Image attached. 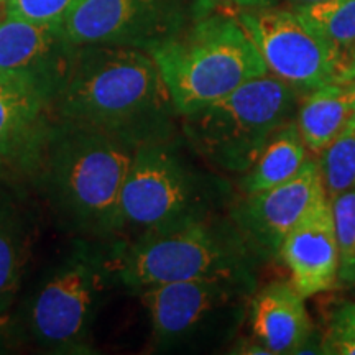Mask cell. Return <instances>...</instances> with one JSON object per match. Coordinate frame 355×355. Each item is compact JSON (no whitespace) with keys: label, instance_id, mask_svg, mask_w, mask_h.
I'll list each match as a JSON object with an SVG mask.
<instances>
[{"label":"cell","instance_id":"cell-21","mask_svg":"<svg viewBox=\"0 0 355 355\" xmlns=\"http://www.w3.org/2000/svg\"><path fill=\"white\" fill-rule=\"evenodd\" d=\"M339 247L337 286H355V189L329 198Z\"/></svg>","mask_w":355,"mask_h":355},{"label":"cell","instance_id":"cell-24","mask_svg":"<svg viewBox=\"0 0 355 355\" xmlns=\"http://www.w3.org/2000/svg\"><path fill=\"white\" fill-rule=\"evenodd\" d=\"M329 329L355 336V303L344 301V303L336 306L332 311Z\"/></svg>","mask_w":355,"mask_h":355},{"label":"cell","instance_id":"cell-6","mask_svg":"<svg viewBox=\"0 0 355 355\" xmlns=\"http://www.w3.org/2000/svg\"><path fill=\"white\" fill-rule=\"evenodd\" d=\"M148 53L157 61L180 119L268 74L241 21L224 13L199 17Z\"/></svg>","mask_w":355,"mask_h":355},{"label":"cell","instance_id":"cell-30","mask_svg":"<svg viewBox=\"0 0 355 355\" xmlns=\"http://www.w3.org/2000/svg\"><path fill=\"white\" fill-rule=\"evenodd\" d=\"M344 84H345V89H347L350 104H352V107L355 110V79H354V81H347V83H344Z\"/></svg>","mask_w":355,"mask_h":355},{"label":"cell","instance_id":"cell-31","mask_svg":"<svg viewBox=\"0 0 355 355\" xmlns=\"http://www.w3.org/2000/svg\"><path fill=\"white\" fill-rule=\"evenodd\" d=\"M347 128H352V130H355V114L352 115V119H350Z\"/></svg>","mask_w":355,"mask_h":355},{"label":"cell","instance_id":"cell-29","mask_svg":"<svg viewBox=\"0 0 355 355\" xmlns=\"http://www.w3.org/2000/svg\"><path fill=\"white\" fill-rule=\"evenodd\" d=\"M8 324L3 321V319H0V352H2L3 349H6L7 345V336H8Z\"/></svg>","mask_w":355,"mask_h":355},{"label":"cell","instance_id":"cell-11","mask_svg":"<svg viewBox=\"0 0 355 355\" xmlns=\"http://www.w3.org/2000/svg\"><path fill=\"white\" fill-rule=\"evenodd\" d=\"M188 25L184 0H81L61 28L73 46L117 44L150 51Z\"/></svg>","mask_w":355,"mask_h":355},{"label":"cell","instance_id":"cell-14","mask_svg":"<svg viewBox=\"0 0 355 355\" xmlns=\"http://www.w3.org/2000/svg\"><path fill=\"white\" fill-rule=\"evenodd\" d=\"M25 186L0 183V319L10 322V309L21 290L37 241V216Z\"/></svg>","mask_w":355,"mask_h":355},{"label":"cell","instance_id":"cell-15","mask_svg":"<svg viewBox=\"0 0 355 355\" xmlns=\"http://www.w3.org/2000/svg\"><path fill=\"white\" fill-rule=\"evenodd\" d=\"M248 309L255 340L272 355L301 354L314 337L304 298L290 282H273L254 291Z\"/></svg>","mask_w":355,"mask_h":355},{"label":"cell","instance_id":"cell-18","mask_svg":"<svg viewBox=\"0 0 355 355\" xmlns=\"http://www.w3.org/2000/svg\"><path fill=\"white\" fill-rule=\"evenodd\" d=\"M309 150L301 139L296 122L283 125L268 140L250 170L242 175L243 194L259 193L290 180L308 162Z\"/></svg>","mask_w":355,"mask_h":355},{"label":"cell","instance_id":"cell-32","mask_svg":"<svg viewBox=\"0 0 355 355\" xmlns=\"http://www.w3.org/2000/svg\"><path fill=\"white\" fill-rule=\"evenodd\" d=\"M0 3H3V6H6V3H7V0H0Z\"/></svg>","mask_w":355,"mask_h":355},{"label":"cell","instance_id":"cell-25","mask_svg":"<svg viewBox=\"0 0 355 355\" xmlns=\"http://www.w3.org/2000/svg\"><path fill=\"white\" fill-rule=\"evenodd\" d=\"M355 79V46L343 58L340 64V83L354 81Z\"/></svg>","mask_w":355,"mask_h":355},{"label":"cell","instance_id":"cell-13","mask_svg":"<svg viewBox=\"0 0 355 355\" xmlns=\"http://www.w3.org/2000/svg\"><path fill=\"white\" fill-rule=\"evenodd\" d=\"M278 259L290 270V283L303 298L337 286L339 247L329 198L319 199L296 222L283 239Z\"/></svg>","mask_w":355,"mask_h":355},{"label":"cell","instance_id":"cell-3","mask_svg":"<svg viewBox=\"0 0 355 355\" xmlns=\"http://www.w3.org/2000/svg\"><path fill=\"white\" fill-rule=\"evenodd\" d=\"M255 252L219 214L112 243L115 279L132 291L188 279L255 283Z\"/></svg>","mask_w":355,"mask_h":355},{"label":"cell","instance_id":"cell-7","mask_svg":"<svg viewBox=\"0 0 355 355\" xmlns=\"http://www.w3.org/2000/svg\"><path fill=\"white\" fill-rule=\"evenodd\" d=\"M300 99L295 89L268 73L181 117L183 139L214 170L243 175L277 130L295 121Z\"/></svg>","mask_w":355,"mask_h":355},{"label":"cell","instance_id":"cell-9","mask_svg":"<svg viewBox=\"0 0 355 355\" xmlns=\"http://www.w3.org/2000/svg\"><path fill=\"white\" fill-rule=\"evenodd\" d=\"M61 79L0 69V183L28 186L55 130Z\"/></svg>","mask_w":355,"mask_h":355},{"label":"cell","instance_id":"cell-16","mask_svg":"<svg viewBox=\"0 0 355 355\" xmlns=\"http://www.w3.org/2000/svg\"><path fill=\"white\" fill-rule=\"evenodd\" d=\"M74 46L60 24L15 17L0 20V69L28 71L63 79Z\"/></svg>","mask_w":355,"mask_h":355},{"label":"cell","instance_id":"cell-8","mask_svg":"<svg viewBox=\"0 0 355 355\" xmlns=\"http://www.w3.org/2000/svg\"><path fill=\"white\" fill-rule=\"evenodd\" d=\"M254 291L255 283L242 279H188L146 288L139 295L148 309L155 349H173L229 334Z\"/></svg>","mask_w":355,"mask_h":355},{"label":"cell","instance_id":"cell-27","mask_svg":"<svg viewBox=\"0 0 355 355\" xmlns=\"http://www.w3.org/2000/svg\"><path fill=\"white\" fill-rule=\"evenodd\" d=\"M234 6L241 8H260V7H273L277 6L278 0H229Z\"/></svg>","mask_w":355,"mask_h":355},{"label":"cell","instance_id":"cell-10","mask_svg":"<svg viewBox=\"0 0 355 355\" xmlns=\"http://www.w3.org/2000/svg\"><path fill=\"white\" fill-rule=\"evenodd\" d=\"M270 74L303 97L340 83V56L291 8H241L237 13Z\"/></svg>","mask_w":355,"mask_h":355},{"label":"cell","instance_id":"cell-5","mask_svg":"<svg viewBox=\"0 0 355 355\" xmlns=\"http://www.w3.org/2000/svg\"><path fill=\"white\" fill-rule=\"evenodd\" d=\"M229 198L227 181L194 165L176 135L145 141L123 183L114 243L214 216Z\"/></svg>","mask_w":355,"mask_h":355},{"label":"cell","instance_id":"cell-20","mask_svg":"<svg viewBox=\"0 0 355 355\" xmlns=\"http://www.w3.org/2000/svg\"><path fill=\"white\" fill-rule=\"evenodd\" d=\"M318 157L327 198L355 189V130L345 128Z\"/></svg>","mask_w":355,"mask_h":355},{"label":"cell","instance_id":"cell-4","mask_svg":"<svg viewBox=\"0 0 355 355\" xmlns=\"http://www.w3.org/2000/svg\"><path fill=\"white\" fill-rule=\"evenodd\" d=\"M114 282L112 243L74 237L44 270L20 311L26 340L48 354L94 352L92 324Z\"/></svg>","mask_w":355,"mask_h":355},{"label":"cell","instance_id":"cell-22","mask_svg":"<svg viewBox=\"0 0 355 355\" xmlns=\"http://www.w3.org/2000/svg\"><path fill=\"white\" fill-rule=\"evenodd\" d=\"M81 0H7L6 15L40 24H63Z\"/></svg>","mask_w":355,"mask_h":355},{"label":"cell","instance_id":"cell-12","mask_svg":"<svg viewBox=\"0 0 355 355\" xmlns=\"http://www.w3.org/2000/svg\"><path fill=\"white\" fill-rule=\"evenodd\" d=\"M324 196L319 163L309 158L285 183L243 194L230 207V219L259 259H277L286 234Z\"/></svg>","mask_w":355,"mask_h":355},{"label":"cell","instance_id":"cell-1","mask_svg":"<svg viewBox=\"0 0 355 355\" xmlns=\"http://www.w3.org/2000/svg\"><path fill=\"white\" fill-rule=\"evenodd\" d=\"M56 115L135 145L175 135L180 119L153 56L117 44L74 46L58 89Z\"/></svg>","mask_w":355,"mask_h":355},{"label":"cell","instance_id":"cell-23","mask_svg":"<svg viewBox=\"0 0 355 355\" xmlns=\"http://www.w3.org/2000/svg\"><path fill=\"white\" fill-rule=\"evenodd\" d=\"M322 354L355 355V336L329 329L321 339Z\"/></svg>","mask_w":355,"mask_h":355},{"label":"cell","instance_id":"cell-28","mask_svg":"<svg viewBox=\"0 0 355 355\" xmlns=\"http://www.w3.org/2000/svg\"><path fill=\"white\" fill-rule=\"evenodd\" d=\"M286 2L290 3L291 10H296V8H303V7L313 6V3L322 2V0H286Z\"/></svg>","mask_w":355,"mask_h":355},{"label":"cell","instance_id":"cell-26","mask_svg":"<svg viewBox=\"0 0 355 355\" xmlns=\"http://www.w3.org/2000/svg\"><path fill=\"white\" fill-rule=\"evenodd\" d=\"M235 350H232V354H260V355H272L268 349L265 347V345H261L260 343L257 344H250L248 340H243V343L237 344L234 347Z\"/></svg>","mask_w":355,"mask_h":355},{"label":"cell","instance_id":"cell-17","mask_svg":"<svg viewBox=\"0 0 355 355\" xmlns=\"http://www.w3.org/2000/svg\"><path fill=\"white\" fill-rule=\"evenodd\" d=\"M355 110L344 83H332L300 99L296 127L309 153L319 155L347 128Z\"/></svg>","mask_w":355,"mask_h":355},{"label":"cell","instance_id":"cell-33","mask_svg":"<svg viewBox=\"0 0 355 355\" xmlns=\"http://www.w3.org/2000/svg\"><path fill=\"white\" fill-rule=\"evenodd\" d=\"M0 6H3V3H0ZM3 17H6V15H2V17H0V20H2V19H3Z\"/></svg>","mask_w":355,"mask_h":355},{"label":"cell","instance_id":"cell-2","mask_svg":"<svg viewBox=\"0 0 355 355\" xmlns=\"http://www.w3.org/2000/svg\"><path fill=\"white\" fill-rule=\"evenodd\" d=\"M137 146L99 128L58 119L28 186L64 232L114 243Z\"/></svg>","mask_w":355,"mask_h":355},{"label":"cell","instance_id":"cell-19","mask_svg":"<svg viewBox=\"0 0 355 355\" xmlns=\"http://www.w3.org/2000/svg\"><path fill=\"white\" fill-rule=\"evenodd\" d=\"M311 28L343 58L355 46V0H322L296 8Z\"/></svg>","mask_w":355,"mask_h":355}]
</instances>
